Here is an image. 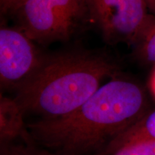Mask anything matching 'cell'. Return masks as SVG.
<instances>
[{
    "label": "cell",
    "mask_w": 155,
    "mask_h": 155,
    "mask_svg": "<svg viewBox=\"0 0 155 155\" xmlns=\"http://www.w3.org/2000/svg\"><path fill=\"white\" fill-rule=\"evenodd\" d=\"M148 111L146 94L138 83L113 78L72 113L40 119L26 128L38 144L55 154H101Z\"/></svg>",
    "instance_id": "obj_1"
},
{
    "label": "cell",
    "mask_w": 155,
    "mask_h": 155,
    "mask_svg": "<svg viewBox=\"0 0 155 155\" xmlns=\"http://www.w3.org/2000/svg\"><path fill=\"white\" fill-rule=\"evenodd\" d=\"M119 66L111 57L91 52H64L45 55L35 72L16 89L14 100L23 114L41 119L72 113L100 88L108 77L114 78Z\"/></svg>",
    "instance_id": "obj_2"
},
{
    "label": "cell",
    "mask_w": 155,
    "mask_h": 155,
    "mask_svg": "<svg viewBox=\"0 0 155 155\" xmlns=\"http://www.w3.org/2000/svg\"><path fill=\"white\" fill-rule=\"evenodd\" d=\"M20 30L32 41H65L92 20L85 0H25L15 11Z\"/></svg>",
    "instance_id": "obj_3"
},
{
    "label": "cell",
    "mask_w": 155,
    "mask_h": 155,
    "mask_svg": "<svg viewBox=\"0 0 155 155\" xmlns=\"http://www.w3.org/2000/svg\"><path fill=\"white\" fill-rule=\"evenodd\" d=\"M92 21L110 45L137 43L153 17L144 0H85Z\"/></svg>",
    "instance_id": "obj_4"
},
{
    "label": "cell",
    "mask_w": 155,
    "mask_h": 155,
    "mask_svg": "<svg viewBox=\"0 0 155 155\" xmlns=\"http://www.w3.org/2000/svg\"><path fill=\"white\" fill-rule=\"evenodd\" d=\"M30 38L17 29L0 30V81L2 89L16 90L41 64L45 55Z\"/></svg>",
    "instance_id": "obj_5"
},
{
    "label": "cell",
    "mask_w": 155,
    "mask_h": 155,
    "mask_svg": "<svg viewBox=\"0 0 155 155\" xmlns=\"http://www.w3.org/2000/svg\"><path fill=\"white\" fill-rule=\"evenodd\" d=\"M155 140V110L148 111L108 145L100 155H108L121 147L142 141Z\"/></svg>",
    "instance_id": "obj_6"
},
{
    "label": "cell",
    "mask_w": 155,
    "mask_h": 155,
    "mask_svg": "<svg viewBox=\"0 0 155 155\" xmlns=\"http://www.w3.org/2000/svg\"><path fill=\"white\" fill-rule=\"evenodd\" d=\"M23 117L24 114L14 98L1 96L0 141L16 138L26 129Z\"/></svg>",
    "instance_id": "obj_7"
},
{
    "label": "cell",
    "mask_w": 155,
    "mask_h": 155,
    "mask_svg": "<svg viewBox=\"0 0 155 155\" xmlns=\"http://www.w3.org/2000/svg\"><path fill=\"white\" fill-rule=\"evenodd\" d=\"M0 155H59L40 146L28 129L10 140L0 141Z\"/></svg>",
    "instance_id": "obj_8"
},
{
    "label": "cell",
    "mask_w": 155,
    "mask_h": 155,
    "mask_svg": "<svg viewBox=\"0 0 155 155\" xmlns=\"http://www.w3.org/2000/svg\"><path fill=\"white\" fill-rule=\"evenodd\" d=\"M137 46L138 55L147 63H155V16L151 19L150 23L145 28Z\"/></svg>",
    "instance_id": "obj_9"
},
{
    "label": "cell",
    "mask_w": 155,
    "mask_h": 155,
    "mask_svg": "<svg viewBox=\"0 0 155 155\" xmlns=\"http://www.w3.org/2000/svg\"><path fill=\"white\" fill-rule=\"evenodd\" d=\"M108 155H155V140L139 141L127 145Z\"/></svg>",
    "instance_id": "obj_10"
},
{
    "label": "cell",
    "mask_w": 155,
    "mask_h": 155,
    "mask_svg": "<svg viewBox=\"0 0 155 155\" xmlns=\"http://www.w3.org/2000/svg\"><path fill=\"white\" fill-rule=\"evenodd\" d=\"M25 0H4V10L15 12Z\"/></svg>",
    "instance_id": "obj_11"
},
{
    "label": "cell",
    "mask_w": 155,
    "mask_h": 155,
    "mask_svg": "<svg viewBox=\"0 0 155 155\" xmlns=\"http://www.w3.org/2000/svg\"><path fill=\"white\" fill-rule=\"evenodd\" d=\"M146 2L149 11L155 16V0H144Z\"/></svg>",
    "instance_id": "obj_12"
},
{
    "label": "cell",
    "mask_w": 155,
    "mask_h": 155,
    "mask_svg": "<svg viewBox=\"0 0 155 155\" xmlns=\"http://www.w3.org/2000/svg\"><path fill=\"white\" fill-rule=\"evenodd\" d=\"M150 86H151V89H152V91L153 93V94H154L155 96V71H154V73H153L152 78H151Z\"/></svg>",
    "instance_id": "obj_13"
}]
</instances>
